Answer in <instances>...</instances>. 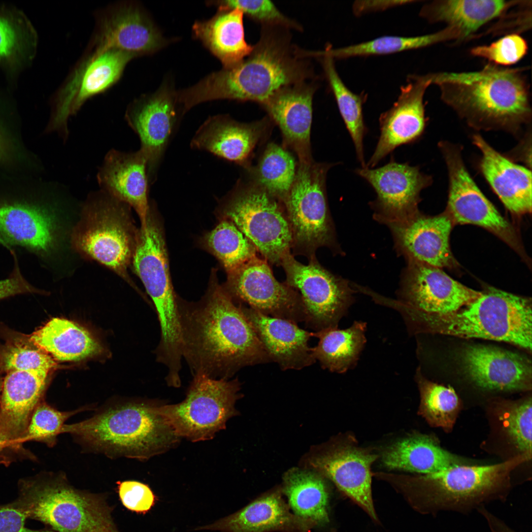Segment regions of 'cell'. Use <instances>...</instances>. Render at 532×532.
Segmentation results:
<instances>
[{
  "mask_svg": "<svg viewBox=\"0 0 532 532\" xmlns=\"http://www.w3.org/2000/svg\"><path fill=\"white\" fill-rule=\"evenodd\" d=\"M182 356L193 375L230 379L241 368L271 360L255 331L213 277L197 302L177 298Z\"/></svg>",
  "mask_w": 532,
  "mask_h": 532,
  "instance_id": "obj_1",
  "label": "cell"
},
{
  "mask_svg": "<svg viewBox=\"0 0 532 532\" xmlns=\"http://www.w3.org/2000/svg\"><path fill=\"white\" fill-rule=\"evenodd\" d=\"M290 29L262 26L250 54L230 68L212 72L192 87L180 91L179 100L187 112L208 101L231 100L262 106L281 89L316 79L310 59L292 43Z\"/></svg>",
  "mask_w": 532,
  "mask_h": 532,
  "instance_id": "obj_2",
  "label": "cell"
},
{
  "mask_svg": "<svg viewBox=\"0 0 532 532\" xmlns=\"http://www.w3.org/2000/svg\"><path fill=\"white\" fill-rule=\"evenodd\" d=\"M432 77L442 100L473 127L513 132L530 120L529 87L520 68L489 63L477 71Z\"/></svg>",
  "mask_w": 532,
  "mask_h": 532,
  "instance_id": "obj_3",
  "label": "cell"
},
{
  "mask_svg": "<svg viewBox=\"0 0 532 532\" xmlns=\"http://www.w3.org/2000/svg\"><path fill=\"white\" fill-rule=\"evenodd\" d=\"M153 402L126 400L100 407L91 417L65 424L82 448L110 458L147 460L175 445L179 437L158 414Z\"/></svg>",
  "mask_w": 532,
  "mask_h": 532,
  "instance_id": "obj_4",
  "label": "cell"
},
{
  "mask_svg": "<svg viewBox=\"0 0 532 532\" xmlns=\"http://www.w3.org/2000/svg\"><path fill=\"white\" fill-rule=\"evenodd\" d=\"M528 460L521 454L495 465H458L419 476L393 475L390 484L421 514H468L489 502L504 501L510 487L511 471Z\"/></svg>",
  "mask_w": 532,
  "mask_h": 532,
  "instance_id": "obj_5",
  "label": "cell"
},
{
  "mask_svg": "<svg viewBox=\"0 0 532 532\" xmlns=\"http://www.w3.org/2000/svg\"><path fill=\"white\" fill-rule=\"evenodd\" d=\"M0 178V245L19 249L50 266L61 239L59 183L31 176Z\"/></svg>",
  "mask_w": 532,
  "mask_h": 532,
  "instance_id": "obj_6",
  "label": "cell"
},
{
  "mask_svg": "<svg viewBox=\"0 0 532 532\" xmlns=\"http://www.w3.org/2000/svg\"><path fill=\"white\" fill-rule=\"evenodd\" d=\"M10 502L27 518L55 532H121L106 496L76 488L63 472H43L21 479Z\"/></svg>",
  "mask_w": 532,
  "mask_h": 532,
  "instance_id": "obj_7",
  "label": "cell"
},
{
  "mask_svg": "<svg viewBox=\"0 0 532 532\" xmlns=\"http://www.w3.org/2000/svg\"><path fill=\"white\" fill-rule=\"evenodd\" d=\"M532 321L530 299L491 288L454 313L426 319L419 330L503 341L531 351Z\"/></svg>",
  "mask_w": 532,
  "mask_h": 532,
  "instance_id": "obj_8",
  "label": "cell"
},
{
  "mask_svg": "<svg viewBox=\"0 0 532 532\" xmlns=\"http://www.w3.org/2000/svg\"><path fill=\"white\" fill-rule=\"evenodd\" d=\"M129 207L101 190L91 193L71 242L83 256L104 265L132 285L128 268L138 230L132 220Z\"/></svg>",
  "mask_w": 532,
  "mask_h": 532,
  "instance_id": "obj_9",
  "label": "cell"
},
{
  "mask_svg": "<svg viewBox=\"0 0 532 532\" xmlns=\"http://www.w3.org/2000/svg\"><path fill=\"white\" fill-rule=\"evenodd\" d=\"M218 211L271 264L281 266L291 253L292 234L283 203L252 182L238 181L221 200Z\"/></svg>",
  "mask_w": 532,
  "mask_h": 532,
  "instance_id": "obj_10",
  "label": "cell"
},
{
  "mask_svg": "<svg viewBox=\"0 0 532 532\" xmlns=\"http://www.w3.org/2000/svg\"><path fill=\"white\" fill-rule=\"evenodd\" d=\"M332 164L299 163L293 184L283 201L292 234L294 255L316 259V250L334 245L326 190Z\"/></svg>",
  "mask_w": 532,
  "mask_h": 532,
  "instance_id": "obj_11",
  "label": "cell"
},
{
  "mask_svg": "<svg viewBox=\"0 0 532 532\" xmlns=\"http://www.w3.org/2000/svg\"><path fill=\"white\" fill-rule=\"evenodd\" d=\"M238 379H213L193 375L185 399L175 404L157 405L156 411L179 437L192 441L212 438L236 413L240 397Z\"/></svg>",
  "mask_w": 532,
  "mask_h": 532,
  "instance_id": "obj_12",
  "label": "cell"
},
{
  "mask_svg": "<svg viewBox=\"0 0 532 532\" xmlns=\"http://www.w3.org/2000/svg\"><path fill=\"white\" fill-rule=\"evenodd\" d=\"M167 256L162 226L150 207L146 227L138 230L132 264L154 303L160 327L159 342L173 347L181 342V331Z\"/></svg>",
  "mask_w": 532,
  "mask_h": 532,
  "instance_id": "obj_13",
  "label": "cell"
},
{
  "mask_svg": "<svg viewBox=\"0 0 532 532\" xmlns=\"http://www.w3.org/2000/svg\"><path fill=\"white\" fill-rule=\"evenodd\" d=\"M133 58L114 48L88 49L53 96L44 132H56L66 142L69 135V118L75 115L88 100L114 85Z\"/></svg>",
  "mask_w": 532,
  "mask_h": 532,
  "instance_id": "obj_14",
  "label": "cell"
},
{
  "mask_svg": "<svg viewBox=\"0 0 532 532\" xmlns=\"http://www.w3.org/2000/svg\"><path fill=\"white\" fill-rule=\"evenodd\" d=\"M400 300L394 307L418 327L426 319L454 313L478 298L482 292L454 280L441 268L409 260Z\"/></svg>",
  "mask_w": 532,
  "mask_h": 532,
  "instance_id": "obj_15",
  "label": "cell"
},
{
  "mask_svg": "<svg viewBox=\"0 0 532 532\" xmlns=\"http://www.w3.org/2000/svg\"><path fill=\"white\" fill-rule=\"evenodd\" d=\"M281 266L286 273V284L301 297L306 326L315 332L337 327L352 302V291L347 282L323 267L316 258L305 265L291 253Z\"/></svg>",
  "mask_w": 532,
  "mask_h": 532,
  "instance_id": "obj_16",
  "label": "cell"
},
{
  "mask_svg": "<svg viewBox=\"0 0 532 532\" xmlns=\"http://www.w3.org/2000/svg\"><path fill=\"white\" fill-rule=\"evenodd\" d=\"M184 115L177 92L165 82L153 93L143 95L127 107L125 119L137 135L147 159L150 185L156 181L166 150Z\"/></svg>",
  "mask_w": 532,
  "mask_h": 532,
  "instance_id": "obj_17",
  "label": "cell"
},
{
  "mask_svg": "<svg viewBox=\"0 0 532 532\" xmlns=\"http://www.w3.org/2000/svg\"><path fill=\"white\" fill-rule=\"evenodd\" d=\"M223 287L235 302L266 316L297 324L305 319V311L299 292L274 277L266 260L257 256L227 274Z\"/></svg>",
  "mask_w": 532,
  "mask_h": 532,
  "instance_id": "obj_18",
  "label": "cell"
},
{
  "mask_svg": "<svg viewBox=\"0 0 532 532\" xmlns=\"http://www.w3.org/2000/svg\"><path fill=\"white\" fill-rule=\"evenodd\" d=\"M439 146L449 175L446 212L453 224L483 227L517 248L519 244L513 228L472 179L463 161L461 150L457 146L447 142H442Z\"/></svg>",
  "mask_w": 532,
  "mask_h": 532,
  "instance_id": "obj_19",
  "label": "cell"
},
{
  "mask_svg": "<svg viewBox=\"0 0 532 532\" xmlns=\"http://www.w3.org/2000/svg\"><path fill=\"white\" fill-rule=\"evenodd\" d=\"M89 49H117L134 58L156 52L166 40L143 9L134 2L110 5L95 16Z\"/></svg>",
  "mask_w": 532,
  "mask_h": 532,
  "instance_id": "obj_20",
  "label": "cell"
},
{
  "mask_svg": "<svg viewBox=\"0 0 532 532\" xmlns=\"http://www.w3.org/2000/svg\"><path fill=\"white\" fill-rule=\"evenodd\" d=\"M378 455L346 437L311 458L310 465L330 479L342 493L362 508L377 524L371 491V466Z\"/></svg>",
  "mask_w": 532,
  "mask_h": 532,
  "instance_id": "obj_21",
  "label": "cell"
},
{
  "mask_svg": "<svg viewBox=\"0 0 532 532\" xmlns=\"http://www.w3.org/2000/svg\"><path fill=\"white\" fill-rule=\"evenodd\" d=\"M432 84L431 74L409 76L397 100L379 117L380 136L366 167L372 168L397 147L421 136L426 125L424 96Z\"/></svg>",
  "mask_w": 532,
  "mask_h": 532,
  "instance_id": "obj_22",
  "label": "cell"
},
{
  "mask_svg": "<svg viewBox=\"0 0 532 532\" xmlns=\"http://www.w3.org/2000/svg\"><path fill=\"white\" fill-rule=\"evenodd\" d=\"M355 172L376 192L375 205L385 221L401 220L418 212L420 193L432 182L418 166L397 163L393 158L381 167L358 168Z\"/></svg>",
  "mask_w": 532,
  "mask_h": 532,
  "instance_id": "obj_23",
  "label": "cell"
},
{
  "mask_svg": "<svg viewBox=\"0 0 532 532\" xmlns=\"http://www.w3.org/2000/svg\"><path fill=\"white\" fill-rule=\"evenodd\" d=\"M386 222L409 260L440 268L454 264L449 243L454 224L447 212L435 216L417 212L401 220Z\"/></svg>",
  "mask_w": 532,
  "mask_h": 532,
  "instance_id": "obj_24",
  "label": "cell"
},
{
  "mask_svg": "<svg viewBox=\"0 0 532 532\" xmlns=\"http://www.w3.org/2000/svg\"><path fill=\"white\" fill-rule=\"evenodd\" d=\"M318 527L312 520L291 512L281 489L266 493L237 511L195 530L220 532H310Z\"/></svg>",
  "mask_w": 532,
  "mask_h": 532,
  "instance_id": "obj_25",
  "label": "cell"
},
{
  "mask_svg": "<svg viewBox=\"0 0 532 532\" xmlns=\"http://www.w3.org/2000/svg\"><path fill=\"white\" fill-rule=\"evenodd\" d=\"M268 122L264 119L241 123L227 114L209 116L196 132L190 146L247 169L253 150L266 134Z\"/></svg>",
  "mask_w": 532,
  "mask_h": 532,
  "instance_id": "obj_26",
  "label": "cell"
},
{
  "mask_svg": "<svg viewBox=\"0 0 532 532\" xmlns=\"http://www.w3.org/2000/svg\"><path fill=\"white\" fill-rule=\"evenodd\" d=\"M316 79L287 86L263 106L281 132L284 144L295 152L299 163L313 161L310 144L312 100Z\"/></svg>",
  "mask_w": 532,
  "mask_h": 532,
  "instance_id": "obj_27",
  "label": "cell"
},
{
  "mask_svg": "<svg viewBox=\"0 0 532 532\" xmlns=\"http://www.w3.org/2000/svg\"><path fill=\"white\" fill-rule=\"evenodd\" d=\"M97 179L100 190L133 207L139 218L141 228L146 227L150 184L147 159L142 150H110L99 168Z\"/></svg>",
  "mask_w": 532,
  "mask_h": 532,
  "instance_id": "obj_28",
  "label": "cell"
},
{
  "mask_svg": "<svg viewBox=\"0 0 532 532\" xmlns=\"http://www.w3.org/2000/svg\"><path fill=\"white\" fill-rule=\"evenodd\" d=\"M463 366L471 381L490 390L531 389V362L512 352L483 345L466 347L462 354Z\"/></svg>",
  "mask_w": 532,
  "mask_h": 532,
  "instance_id": "obj_29",
  "label": "cell"
},
{
  "mask_svg": "<svg viewBox=\"0 0 532 532\" xmlns=\"http://www.w3.org/2000/svg\"><path fill=\"white\" fill-rule=\"evenodd\" d=\"M238 304L271 362L284 370H300L316 362L308 345L312 332L290 321L266 316Z\"/></svg>",
  "mask_w": 532,
  "mask_h": 532,
  "instance_id": "obj_30",
  "label": "cell"
},
{
  "mask_svg": "<svg viewBox=\"0 0 532 532\" xmlns=\"http://www.w3.org/2000/svg\"><path fill=\"white\" fill-rule=\"evenodd\" d=\"M473 142L482 154L481 172L506 208L517 215L531 213V170L499 154L478 134Z\"/></svg>",
  "mask_w": 532,
  "mask_h": 532,
  "instance_id": "obj_31",
  "label": "cell"
},
{
  "mask_svg": "<svg viewBox=\"0 0 532 532\" xmlns=\"http://www.w3.org/2000/svg\"><path fill=\"white\" fill-rule=\"evenodd\" d=\"M209 20L196 21L195 36L221 62L224 68L233 67L247 57L253 49L245 38L243 14L237 8H218Z\"/></svg>",
  "mask_w": 532,
  "mask_h": 532,
  "instance_id": "obj_32",
  "label": "cell"
},
{
  "mask_svg": "<svg viewBox=\"0 0 532 532\" xmlns=\"http://www.w3.org/2000/svg\"><path fill=\"white\" fill-rule=\"evenodd\" d=\"M381 462L389 469L431 474L462 465L456 456L443 449L430 435L413 433L391 444L382 451Z\"/></svg>",
  "mask_w": 532,
  "mask_h": 532,
  "instance_id": "obj_33",
  "label": "cell"
},
{
  "mask_svg": "<svg viewBox=\"0 0 532 532\" xmlns=\"http://www.w3.org/2000/svg\"><path fill=\"white\" fill-rule=\"evenodd\" d=\"M520 0H437L425 4L419 14L431 23H443L459 30L466 38L500 16Z\"/></svg>",
  "mask_w": 532,
  "mask_h": 532,
  "instance_id": "obj_34",
  "label": "cell"
},
{
  "mask_svg": "<svg viewBox=\"0 0 532 532\" xmlns=\"http://www.w3.org/2000/svg\"><path fill=\"white\" fill-rule=\"evenodd\" d=\"M30 337L38 347L61 361L80 360L102 350L87 330L64 318L51 319Z\"/></svg>",
  "mask_w": 532,
  "mask_h": 532,
  "instance_id": "obj_35",
  "label": "cell"
},
{
  "mask_svg": "<svg viewBox=\"0 0 532 532\" xmlns=\"http://www.w3.org/2000/svg\"><path fill=\"white\" fill-rule=\"evenodd\" d=\"M281 489L294 514L316 522L318 527L329 523V490L321 474L292 469L285 474Z\"/></svg>",
  "mask_w": 532,
  "mask_h": 532,
  "instance_id": "obj_36",
  "label": "cell"
},
{
  "mask_svg": "<svg viewBox=\"0 0 532 532\" xmlns=\"http://www.w3.org/2000/svg\"><path fill=\"white\" fill-rule=\"evenodd\" d=\"M366 323L355 321L349 328L337 327L312 332L319 339L316 346L311 348L316 362L332 372L343 373L357 363L366 342Z\"/></svg>",
  "mask_w": 532,
  "mask_h": 532,
  "instance_id": "obj_37",
  "label": "cell"
},
{
  "mask_svg": "<svg viewBox=\"0 0 532 532\" xmlns=\"http://www.w3.org/2000/svg\"><path fill=\"white\" fill-rule=\"evenodd\" d=\"M37 36L19 10L0 6V65L15 69L33 59Z\"/></svg>",
  "mask_w": 532,
  "mask_h": 532,
  "instance_id": "obj_38",
  "label": "cell"
},
{
  "mask_svg": "<svg viewBox=\"0 0 532 532\" xmlns=\"http://www.w3.org/2000/svg\"><path fill=\"white\" fill-rule=\"evenodd\" d=\"M460 38L461 34L458 30L446 27L440 31L424 35H386L346 47L337 48L327 47L324 50L317 51V54L319 56H330L334 60L383 55L425 47L447 40H459Z\"/></svg>",
  "mask_w": 532,
  "mask_h": 532,
  "instance_id": "obj_39",
  "label": "cell"
},
{
  "mask_svg": "<svg viewBox=\"0 0 532 532\" xmlns=\"http://www.w3.org/2000/svg\"><path fill=\"white\" fill-rule=\"evenodd\" d=\"M318 59L321 60L339 112L352 139L358 160L362 167H364L366 165L364 138L367 132L363 112L365 98L362 95L353 93L346 86L336 69L333 58L323 56Z\"/></svg>",
  "mask_w": 532,
  "mask_h": 532,
  "instance_id": "obj_40",
  "label": "cell"
},
{
  "mask_svg": "<svg viewBox=\"0 0 532 532\" xmlns=\"http://www.w3.org/2000/svg\"><path fill=\"white\" fill-rule=\"evenodd\" d=\"M247 169L253 179L251 182L283 202L294 181L297 166L287 150L270 143L257 165Z\"/></svg>",
  "mask_w": 532,
  "mask_h": 532,
  "instance_id": "obj_41",
  "label": "cell"
},
{
  "mask_svg": "<svg viewBox=\"0 0 532 532\" xmlns=\"http://www.w3.org/2000/svg\"><path fill=\"white\" fill-rule=\"evenodd\" d=\"M56 366L54 359L38 347L30 335L6 332L0 343V373L16 370L33 372L48 377Z\"/></svg>",
  "mask_w": 532,
  "mask_h": 532,
  "instance_id": "obj_42",
  "label": "cell"
},
{
  "mask_svg": "<svg viewBox=\"0 0 532 532\" xmlns=\"http://www.w3.org/2000/svg\"><path fill=\"white\" fill-rule=\"evenodd\" d=\"M205 248L220 261L227 274L257 256L251 242L231 221L222 219L202 239Z\"/></svg>",
  "mask_w": 532,
  "mask_h": 532,
  "instance_id": "obj_43",
  "label": "cell"
},
{
  "mask_svg": "<svg viewBox=\"0 0 532 532\" xmlns=\"http://www.w3.org/2000/svg\"><path fill=\"white\" fill-rule=\"evenodd\" d=\"M416 378L421 397L419 413L432 426L450 429L460 407L454 390L429 381L418 373Z\"/></svg>",
  "mask_w": 532,
  "mask_h": 532,
  "instance_id": "obj_44",
  "label": "cell"
},
{
  "mask_svg": "<svg viewBox=\"0 0 532 532\" xmlns=\"http://www.w3.org/2000/svg\"><path fill=\"white\" fill-rule=\"evenodd\" d=\"M90 409L87 406L71 411H61L43 400L32 415L23 442L32 440L53 447L56 444L58 436L62 433L66 421L78 413Z\"/></svg>",
  "mask_w": 532,
  "mask_h": 532,
  "instance_id": "obj_45",
  "label": "cell"
},
{
  "mask_svg": "<svg viewBox=\"0 0 532 532\" xmlns=\"http://www.w3.org/2000/svg\"><path fill=\"white\" fill-rule=\"evenodd\" d=\"M11 123L0 117V173L1 176L27 175L38 162L25 148L19 133Z\"/></svg>",
  "mask_w": 532,
  "mask_h": 532,
  "instance_id": "obj_46",
  "label": "cell"
},
{
  "mask_svg": "<svg viewBox=\"0 0 532 532\" xmlns=\"http://www.w3.org/2000/svg\"><path fill=\"white\" fill-rule=\"evenodd\" d=\"M218 8H237L262 26H280L299 31L302 27L299 23L281 12L275 4L269 0H231L212 1Z\"/></svg>",
  "mask_w": 532,
  "mask_h": 532,
  "instance_id": "obj_47",
  "label": "cell"
},
{
  "mask_svg": "<svg viewBox=\"0 0 532 532\" xmlns=\"http://www.w3.org/2000/svg\"><path fill=\"white\" fill-rule=\"evenodd\" d=\"M532 403L529 398L513 404L502 418L508 436L528 460L532 457Z\"/></svg>",
  "mask_w": 532,
  "mask_h": 532,
  "instance_id": "obj_48",
  "label": "cell"
},
{
  "mask_svg": "<svg viewBox=\"0 0 532 532\" xmlns=\"http://www.w3.org/2000/svg\"><path fill=\"white\" fill-rule=\"evenodd\" d=\"M526 40L517 33L504 36L488 45L472 48L470 54L487 60L495 65L510 66L522 59L527 53Z\"/></svg>",
  "mask_w": 532,
  "mask_h": 532,
  "instance_id": "obj_49",
  "label": "cell"
},
{
  "mask_svg": "<svg viewBox=\"0 0 532 532\" xmlns=\"http://www.w3.org/2000/svg\"><path fill=\"white\" fill-rule=\"evenodd\" d=\"M116 484L119 499L128 510L145 514L155 504L157 498L148 485L135 480L118 481Z\"/></svg>",
  "mask_w": 532,
  "mask_h": 532,
  "instance_id": "obj_50",
  "label": "cell"
},
{
  "mask_svg": "<svg viewBox=\"0 0 532 532\" xmlns=\"http://www.w3.org/2000/svg\"><path fill=\"white\" fill-rule=\"evenodd\" d=\"M13 260L11 272L6 278L0 280V300L18 295L44 294L45 292L32 285L23 276L15 250H9Z\"/></svg>",
  "mask_w": 532,
  "mask_h": 532,
  "instance_id": "obj_51",
  "label": "cell"
},
{
  "mask_svg": "<svg viewBox=\"0 0 532 532\" xmlns=\"http://www.w3.org/2000/svg\"><path fill=\"white\" fill-rule=\"evenodd\" d=\"M27 518L10 502L0 505V532H55L47 529L33 530L25 526Z\"/></svg>",
  "mask_w": 532,
  "mask_h": 532,
  "instance_id": "obj_52",
  "label": "cell"
},
{
  "mask_svg": "<svg viewBox=\"0 0 532 532\" xmlns=\"http://www.w3.org/2000/svg\"><path fill=\"white\" fill-rule=\"evenodd\" d=\"M414 2L413 0H382L356 1L353 5V12L356 15L374 11H381L390 7Z\"/></svg>",
  "mask_w": 532,
  "mask_h": 532,
  "instance_id": "obj_53",
  "label": "cell"
},
{
  "mask_svg": "<svg viewBox=\"0 0 532 532\" xmlns=\"http://www.w3.org/2000/svg\"><path fill=\"white\" fill-rule=\"evenodd\" d=\"M476 511L485 518L492 532H516L503 521L490 512L485 506L480 507Z\"/></svg>",
  "mask_w": 532,
  "mask_h": 532,
  "instance_id": "obj_54",
  "label": "cell"
},
{
  "mask_svg": "<svg viewBox=\"0 0 532 532\" xmlns=\"http://www.w3.org/2000/svg\"><path fill=\"white\" fill-rule=\"evenodd\" d=\"M7 454L10 456L12 454L9 451L6 441L0 431V462L7 463L8 464V462H10L7 456Z\"/></svg>",
  "mask_w": 532,
  "mask_h": 532,
  "instance_id": "obj_55",
  "label": "cell"
},
{
  "mask_svg": "<svg viewBox=\"0 0 532 532\" xmlns=\"http://www.w3.org/2000/svg\"><path fill=\"white\" fill-rule=\"evenodd\" d=\"M2 383H3V379L0 376V398L1 393V391H2Z\"/></svg>",
  "mask_w": 532,
  "mask_h": 532,
  "instance_id": "obj_56",
  "label": "cell"
},
{
  "mask_svg": "<svg viewBox=\"0 0 532 532\" xmlns=\"http://www.w3.org/2000/svg\"><path fill=\"white\" fill-rule=\"evenodd\" d=\"M335 532V531H334V532Z\"/></svg>",
  "mask_w": 532,
  "mask_h": 532,
  "instance_id": "obj_57",
  "label": "cell"
}]
</instances>
